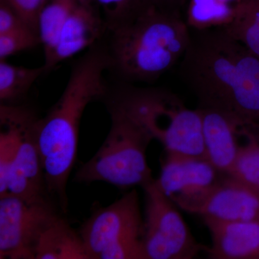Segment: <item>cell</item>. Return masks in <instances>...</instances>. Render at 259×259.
<instances>
[{
    "mask_svg": "<svg viewBox=\"0 0 259 259\" xmlns=\"http://www.w3.org/2000/svg\"><path fill=\"white\" fill-rule=\"evenodd\" d=\"M180 72L199 107L224 112L259 133V58L225 28L191 30Z\"/></svg>",
    "mask_w": 259,
    "mask_h": 259,
    "instance_id": "6da1fadb",
    "label": "cell"
},
{
    "mask_svg": "<svg viewBox=\"0 0 259 259\" xmlns=\"http://www.w3.org/2000/svg\"><path fill=\"white\" fill-rule=\"evenodd\" d=\"M110 66L107 51L94 47L74 65L60 98L36 122L37 148L48 193L64 213L67 212V184L77 153L81 117L91 102L106 93L103 76Z\"/></svg>",
    "mask_w": 259,
    "mask_h": 259,
    "instance_id": "7a4b0ae2",
    "label": "cell"
},
{
    "mask_svg": "<svg viewBox=\"0 0 259 259\" xmlns=\"http://www.w3.org/2000/svg\"><path fill=\"white\" fill-rule=\"evenodd\" d=\"M110 32V67L132 81L158 79L182 59L191 40L180 11L157 6Z\"/></svg>",
    "mask_w": 259,
    "mask_h": 259,
    "instance_id": "3957f363",
    "label": "cell"
},
{
    "mask_svg": "<svg viewBox=\"0 0 259 259\" xmlns=\"http://www.w3.org/2000/svg\"><path fill=\"white\" fill-rule=\"evenodd\" d=\"M110 104L159 141L167 154L206 158L200 111L187 108L176 95L154 89H131Z\"/></svg>",
    "mask_w": 259,
    "mask_h": 259,
    "instance_id": "277c9868",
    "label": "cell"
},
{
    "mask_svg": "<svg viewBox=\"0 0 259 259\" xmlns=\"http://www.w3.org/2000/svg\"><path fill=\"white\" fill-rule=\"evenodd\" d=\"M111 127L105 142L90 161L80 167L76 182H102L117 188L144 187L154 181L146 151L152 137L118 107L110 104Z\"/></svg>",
    "mask_w": 259,
    "mask_h": 259,
    "instance_id": "5b68a950",
    "label": "cell"
},
{
    "mask_svg": "<svg viewBox=\"0 0 259 259\" xmlns=\"http://www.w3.org/2000/svg\"><path fill=\"white\" fill-rule=\"evenodd\" d=\"M79 233L90 259H147L144 219L136 189L95 211Z\"/></svg>",
    "mask_w": 259,
    "mask_h": 259,
    "instance_id": "8992f818",
    "label": "cell"
},
{
    "mask_svg": "<svg viewBox=\"0 0 259 259\" xmlns=\"http://www.w3.org/2000/svg\"><path fill=\"white\" fill-rule=\"evenodd\" d=\"M146 196L144 245L147 259H192L207 245L194 238L176 204L156 185L144 187Z\"/></svg>",
    "mask_w": 259,
    "mask_h": 259,
    "instance_id": "52a82bcc",
    "label": "cell"
},
{
    "mask_svg": "<svg viewBox=\"0 0 259 259\" xmlns=\"http://www.w3.org/2000/svg\"><path fill=\"white\" fill-rule=\"evenodd\" d=\"M59 215L51 197H0V258L35 259L39 238Z\"/></svg>",
    "mask_w": 259,
    "mask_h": 259,
    "instance_id": "ba28073f",
    "label": "cell"
},
{
    "mask_svg": "<svg viewBox=\"0 0 259 259\" xmlns=\"http://www.w3.org/2000/svg\"><path fill=\"white\" fill-rule=\"evenodd\" d=\"M223 175L207 158L166 153L156 183L179 208L189 212Z\"/></svg>",
    "mask_w": 259,
    "mask_h": 259,
    "instance_id": "9c48e42d",
    "label": "cell"
},
{
    "mask_svg": "<svg viewBox=\"0 0 259 259\" xmlns=\"http://www.w3.org/2000/svg\"><path fill=\"white\" fill-rule=\"evenodd\" d=\"M37 117L29 109L22 126L20 146L10 171L7 194L28 200L50 197L36 141Z\"/></svg>",
    "mask_w": 259,
    "mask_h": 259,
    "instance_id": "30bf717a",
    "label": "cell"
},
{
    "mask_svg": "<svg viewBox=\"0 0 259 259\" xmlns=\"http://www.w3.org/2000/svg\"><path fill=\"white\" fill-rule=\"evenodd\" d=\"M189 212L225 222L259 221V197L239 181L225 175Z\"/></svg>",
    "mask_w": 259,
    "mask_h": 259,
    "instance_id": "8fae6325",
    "label": "cell"
},
{
    "mask_svg": "<svg viewBox=\"0 0 259 259\" xmlns=\"http://www.w3.org/2000/svg\"><path fill=\"white\" fill-rule=\"evenodd\" d=\"M106 30V21L98 5L94 0H79L65 23L55 50L44 63L46 71L93 47Z\"/></svg>",
    "mask_w": 259,
    "mask_h": 259,
    "instance_id": "7c38bea8",
    "label": "cell"
},
{
    "mask_svg": "<svg viewBox=\"0 0 259 259\" xmlns=\"http://www.w3.org/2000/svg\"><path fill=\"white\" fill-rule=\"evenodd\" d=\"M197 108L202 116L206 158L221 173L228 175L241 148V127L224 112L209 107Z\"/></svg>",
    "mask_w": 259,
    "mask_h": 259,
    "instance_id": "4fadbf2b",
    "label": "cell"
},
{
    "mask_svg": "<svg viewBox=\"0 0 259 259\" xmlns=\"http://www.w3.org/2000/svg\"><path fill=\"white\" fill-rule=\"evenodd\" d=\"M212 238V259H259V221L225 222L203 218Z\"/></svg>",
    "mask_w": 259,
    "mask_h": 259,
    "instance_id": "5bb4252c",
    "label": "cell"
},
{
    "mask_svg": "<svg viewBox=\"0 0 259 259\" xmlns=\"http://www.w3.org/2000/svg\"><path fill=\"white\" fill-rule=\"evenodd\" d=\"M35 259H90L79 233L59 214L42 232Z\"/></svg>",
    "mask_w": 259,
    "mask_h": 259,
    "instance_id": "9a60e30c",
    "label": "cell"
},
{
    "mask_svg": "<svg viewBox=\"0 0 259 259\" xmlns=\"http://www.w3.org/2000/svg\"><path fill=\"white\" fill-rule=\"evenodd\" d=\"M243 0H188L185 21L191 30L224 28L236 19Z\"/></svg>",
    "mask_w": 259,
    "mask_h": 259,
    "instance_id": "2e32d148",
    "label": "cell"
},
{
    "mask_svg": "<svg viewBox=\"0 0 259 259\" xmlns=\"http://www.w3.org/2000/svg\"><path fill=\"white\" fill-rule=\"evenodd\" d=\"M79 0H48L40 13L38 35L45 61L55 50L66 20Z\"/></svg>",
    "mask_w": 259,
    "mask_h": 259,
    "instance_id": "e0dca14e",
    "label": "cell"
},
{
    "mask_svg": "<svg viewBox=\"0 0 259 259\" xmlns=\"http://www.w3.org/2000/svg\"><path fill=\"white\" fill-rule=\"evenodd\" d=\"M45 72L47 71L44 66L27 68L0 60L1 104L15 105L28 93L34 82Z\"/></svg>",
    "mask_w": 259,
    "mask_h": 259,
    "instance_id": "ac0fdd59",
    "label": "cell"
},
{
    "mask_svg": "<svg viewBox=\"0 0 259 259\" xmlns=\"http://www.w3.org/2000/svg\"><path fill=\"white\" fill-rule=\"evenodd\" d=\"M241 134L246 142L241 145L228 175L239 181L259 197V137L247 130H242Z\"/></svg>",
    "mask_w": 259,
    "mask_h": 259,
    "instance_id": "d6986e66",
    "label": "cell"
},
{
    "mask_svg": "<svg viewBox=\"0 0 259 259\" xmlns=\"http://www.w3.org/2000/svg\"><path fill=\"white\" fill-rule=\"evenodd\" d=\"M224 28L247 50L259 58V0H243L234 21Z\"/></svg>",
    "mask_w": 259,
    "mask_h": 259,
    "instance_id": "ffe728a7",
    "label": "cell"
},
{
    "mask_svg": "<svg viewBox=\"0 0 259 259\" xmlns=\"http://www.w3.org/2000/svg\"><path fill=\"white\" fill-rule=\"evenodd\" d=\"M101 10L109 31L125 25L148 8L151 0H94Z\"/></svg>",
    "mask_w": 259,
    "mask_h": 259,
    "instance_id": "44dd1931",
    "label": "cell"
},
{
    "mask_svg": "<svg viewBox=\"0 0 259 259\" xmlns=\"http://www.w3.org/2000/svg\"><path fill=\"white\" fill-rule=\"evenodd\" d=\"M38 35L30 30H20L0 35V60L40 44Z\"/></svg>",
    "mask_w": 259,
    "mask_h": 259,
    "instance_id": "7402d4cb",
    "label": "cell"
},
{
    "mask_svg": "<svg viewBox=\"0 0 259 259\" xmlns=\"http://www.w3.org/2000/svg\"><path fill=\"white\" fill-rule=\"evenodd\" d=\"M5 1L23 20L32 31L38 35V20L47 0H0ZM39 36V35H38Z\"/></svg>",
    "mask_w": 259,
    "mask_h": 259,
    "instance_id": "603a6c76",
    "label": "cell"
},
{
    "mask_svg": "<svg viewBox=\"0 0 259 259\" xmlns=\"http://www.w3.org/2000/svg\"><path fill=\"white\" fill-rule=\"evenodd\" d=\"M23 30L30 29L6 2L0 1V35Z\"/></svg>",
    "mask_w": 259,
    "mask_h": 259,
    "instance_id": "cb8c5ba5",
    "label": "cell"
},
{
    "mask_svg": "<svg viewBox=\"0 0 259 259\" xmlns=\"http://www.w3.org/2000/svg\"><path fill=\"white\" fill-rule=\"evenodd\" d=\"M151 1L153 5L159 8L179 10V8L187 0H151Z\"/></svg>",
    "mask_w": 259,
    "mask_h": 259,
    "instance_id": "d4e9b609",
    "label": "cell"
},
{
    "mask_svg": "<svg viewBox=\"0 0 259 259\" xmlns=\"http://www.w3.org/2000/svg\"><path fill=\"white\" fill-rule=\"evenodd\" d=\"M47 1H48V0H47Z\"/></svg>",
    "mask_w": 259,
    "mask_h": 259,
    "instance_id": "484cf974",
    "label": "cell"
}]
</instances>
